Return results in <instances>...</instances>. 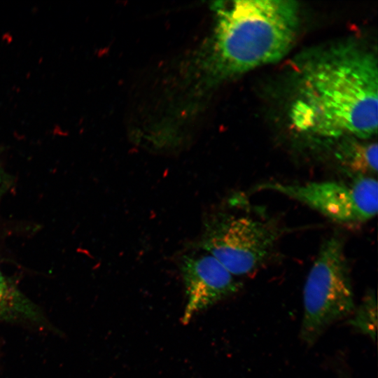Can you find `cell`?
<instances>
[{
    "label": "cell",
    "mask_w": 378,
    "mask_h": 378,
    "mask_svg": "<svg viewBox=\"0 0 378 378\" xmlns=\"http://www.w3.org/2000/svg\"><path fill=\"white\" fill-rule=\"evenodd\" d=\"M376 55L354 42L334 44L303 65L289 108L294 130L312 139H370L377 131Z\"/></svg>",
    "instance_id": "cell-1"
},
{
    "label": "cell",
    "mask_w": 378,
    "mask_h": 378,
    "mask_svg": "<svg viewBox=\"0 0 378 378\" xmlns=\"http://www.w3.org/2000/svg\"><path fill=\"white\" fill-rule=\"evenodd\" d=\"M216 22L204 68L222 80L282 59L295 39L299 6L288 0L214 3Z\"/></svg>",
    "instance_id": "cell-2"
},
{
    "label": "cell",
    "mask_w": 378,
    "mask_h": 378,
    "mask_svg": "<svg viewBox=\"0 0 378 378\" xmlns=\"http://www.w3.org/2000/svg\"><path fill=\"white\" fill-rule=\"evenodd\" d=\"M303 302L300 336L309 345L354 310L349 267L340 236L333 234L322 244L304 284Z\"/></svg>",
    "instance_id": "cell-3"
},
{
    "label": "cell",
    "mask_w": 378,
    "mask_h": 378,
    "mask_svg": "<svg viewBox=\"0 0 378 378\" xmlns=\"http://www.w3.org/2000/svg\"><path fill=\"white\" fill-rule=\"evenodd\" d=\"M281 234V228L272 219L222 214L206 224L202 246L232 275H248L272 257Z\"/></svg>",
    "instance_id": "cell-4"
},
{
    "label": "cell",
    "mask_w": 378,
    "mask_h": 378,
    "mask_svg": "<svg viewBox=\"0 0 378 378\" xmlns=\"http://www.w3.org/2000/svg\"><path fill=\"white\" fill-rule=\"evenodd\" d=\"M377 181L357 176L350 181H325L304 183L265 182L258 190H271L297 200L342 224H359L377 213Z\"/></svg>",
    "instance_id": "cell-5"
},
{
    "label": "cell",
    "mask_w": 378,
    "mask_h": 378,
    "mask_svg": "<svg viewBox=\"0 0 378 378\" xmlns=\"http://www.w3.org/2000/svg\"><path fill=\"white\" fill-rule=\"evenodd\" d=\"M181 272L187 295L184 324L197 313L235 293L240 286L234 275L208 253L185 256Z\"/></svg>",
    "instance_id": "cell-6"
},
{
    "label": "cell",
    "mask_w": 378,
    "mask_h": 378,
    "mask_svg": "<svg viewBox=\"0 0 378 378\" xmlns=\"http://www.w3.org/2000/svg\"><path fill=\"white\" fill-rule=\"evenodd\" d=\"M10 321L51 326L41 308L0 271V321Z\"/></svg>",
    "instance_id": "cell-7"
},
{
    "label": "cell",
    "mask_w": 378,
    "mask_h": 378,
    "mask_svg": "<svg viewBox=\"0 0 378 378\" xmlns=\"http://www.w3.org/2000/svg\"><path fill=\"white\" fill-rule=\"evenodd\" d=\"M369 140V139H368ZM334 156L339 165L351 177L372 176L377 172V144L354 138L336 142Z\"/></svg>",
    "instance_id": "cell-8"
},
{
    "label": "cell",
    "mask_w": 378,
    "mask_h": 378,
    "mask_svg": "<svg viewBox=\"0 0 378 378\" xmlns=\"http://www.w3.org/2000/svg\"><path fill=\"white\" fill-rule=\"evenodd\" d=\"M376 304L375 297L370 292L367 297L363 304L359 309L357 316H355L354 326L360 328L361 330L365 331L370 335H372V307Z\"/></svg>",
    "instance_id": "cell-9"
},
{
    "label": "cell",
    "mask_w": 378,
    "mask_h": 378,
    "mask_svg": "<svg viewBox=\"0 0 378 378\" xmlns=\"http://www.w3.org/2000/svg\"><path fill=\"white\" fill-rule=\"evenodd\" d=\"M4 182V175H3L2 172H1V171L0 170V192L3 190Z\"/></svg>",
    "instance_id": "cell-10"
}]
</instances>
